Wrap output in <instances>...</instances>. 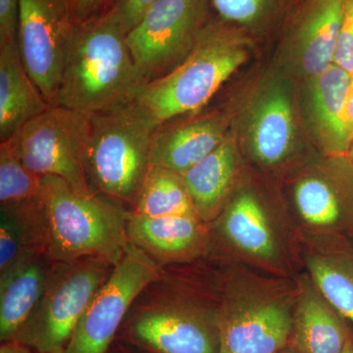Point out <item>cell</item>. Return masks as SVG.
<instances>
[{"mask_svg":"<svg viewBox=\"0 0 353 353\" xmlns=\"http://www.w3.org/2000/svg\"><path fill=\"white\" fill-rule=\"evenodd\" d=\"M148 83L109 10L77 22L54 105L90 116L138 101Z\"/></svg>","mask_w":353,"mask_h":353,"instance_id":"cell-1","label":"cell"},{"mask_svg":"<svg viewBox=\"0 0 353 353\" xmlns=\"http://www.w3.org/2000/svg\"><path fill=\"white\" fill-rule=\"evenodd\" d=\"M48 231V254L55 262L82 259L116 265L129 240L127 214L121 204L101 196L77 192L59 176L41 179L39 194Z\"/></svg>","mask_w":353,"mask_h":353,"instance_id":"cell-2","label":"cell"},{"mask_svg":"<svg viewBox=\"0 0 353 353\" xmlns=\"http://www.w3.org/2000/svg\"><path fill=\"white\" fill-rule=\"evenodd\" d=\"M159 125L139 101L88 116L85 172L95 194L134 208Z\"/></svg>","mask_w":353,"mask_h":353,"instance_id":"cell-3","label":"cell"},{"mask_svg":"<svg viewBox=\"0 0 353 353\" xmlns=\"http://www.w3.org/2000/svg\"><path fill=\"white\" fill-rule=\"evenodd\" d=\"M248 58L240 30L205 25L189 54L172 71L148 83L138 99L159 124L201 110Z\"/></svg>","mask_w":353,"mask_h":353,"instance_id":"cell-4","label":"cell"},{"mask_svg":"<svg viewBox=\"0 0 353 353\" xmlns=\"http://www.w3.org/2000/svg\"><path fill=\"white\" fill-rule=\"evenodd\" d=\"M114 267L90 257L54 261L43 294L15 341L39 353H64L83 313Z\"/></svg>","mask_w":353,"mask_h":353,"instance_id":"cell-5","label":"cell"},{"mask_svg":"<svg viewBox=\"0 0 353 353\" xmlns=\"http://www.w3.org/2000/svg\"><path fill=\"white\" fill-rule=\"evenodd\" d=\"M88 130V115L50 105L6 141L37 175L59 176L80 194H94L85 172Z\"/></svg>","mask_w":353,"mask_h":353,"instance_id":"cell-6","label":"cell"},{"mask_svg":"<svg viewBox=\"0 0 353 353\" xmlns=\"http://www.w3.org/2000/svg\"><path fill=\"white\" fill-rule=\"evenodd\" d=\"M160 279L159 265L129 243L90 301L64 353H106L130 308Z\"/></svg>","mask_w":353,"mask_h":353,"instance_id":"cell-7","label":"cell"},{"mask_svg":"<svg viewBox=\"0 0 353 353\" xmlns=\"http://www.w3.org/2000/svg\"><path fill=\"white\" fill-rule=\"evenodd\" d=\"M208 0H157L127 34L134 62L150 83L178 66L205 25Z\"/></svg>","mask_w":353,"mask_h":353,"instance_id":"cell-8","label":"cell"},{"mask_svg":"<svg viewBox=\"0 0 353 353\" xmlns=\"http://www.w3.org/2000/svg\"><path fill=\"white\" fill-rule=\"evenodd\" d=\"M77 21L70 0H19L21 57L46 101L54 105Z\"/></svg>","mask_w":353,"mask_h":353,"instance_id":"cell-9","label":"cell"},{"mask_svg":"<svg viewBox=\"0 0 353 353\" xmlns=\"http://www.w3.org/2000/svg\"><path fill=\"white\" fill-rule=\"evenodd\" d=\"M134 338L157 353H218L219 327L192 311L148 304L134 318Z\"/></svg>","mask_w":353,"mask_h":353,"instance_id":"cell-10","label":"cell"},{"mask_svg":"<svg viewBox=\"0 0 353 353\" xmlns=\"http://www.w3.org/2000/svg\"><path fill=\"white\" fill-rule=\"evenodd\" d=\"M294 317L280 303H260L234 311L218 321V353H279L292 332Z\"/></svg>","mask_w":353,"mask_h":353,"instance_id":"cell-11","label":"cell"},{"mask_svg":"<svg viewBox=\"0 0 353 353\" xmlns=\"http://www.w3.org/2000/svg\"><path fill=\"white\" fill-rule=\"evenodd\" d=\"M345 0H305L292 19V41L306 74L315 77L334 64Z\"/></svg>","mask_w":353,"mask_h":353,"instance_id":"cell-12","label":"cell"},{"mask_svg":"<svg viewBox=\"0 0 353 353\" xmlns=\"http://www.w3.org/2000/svg\"><path fill=\"white\" fill-rule=\"evenodd\" d=\"M225 139L224 123L217 116L196 118L178 125L173 120L166 121L155 132L152 165L183 175L210 154Z\"/></svg>","mask_w":353,"mask_h":353,"instance_id":"cell-13","label":"cell"},{"mask_svg":"<svg viewBox=\"0 0 353 353\" xmlns=\"http://www.w3.org/2000/svg\"><path fill=\"white\" fill-rule=\"evenodd\" d=\"M50 106L26 69L17 39L0 46V141Z\"/></svg>","mask_w":353,"mask_h":353,"instance_id":"cell-14","label":"cell"},{"mask_svg":"<svg viewBox=\"0 0 353 353\" xmlns=\"http://www.w3.org/2000/svg\"><path fill=\"white\" fill-rule=\"evenodd\" d=\"M48 254L37 255L0 272V339L15 340L43 294L52 268Z\"/></svg>","mask_w":353,"mask_h":353,"instance_id":"cell-15","label":"cell"},{"mask_svg":"<svg viewBox=\"0 0 353 353\" xmlns=\"http://www.w3.org/2000/svg\"><path fill=\"white\" fill-rule=\"evenodd\" d=\"M197 217H145L129 211L126 225L128 240L157 263L181 259L196 252L201 245L202 232Z\"/></svg>","mask_w":353,"mask_h":353,"instance_id":"cell-16","label":"cell"},{"mask_svg":"<svg viewBox=\"0 0 353 353\" xmlns=\"http://www.w3.org/2000/svg\"><path fill=\"white\" fill-rule=\"evenodd\" d=\"M313 78L311 106L316 124L330 152L341 154L353 139L347 118L352 75L333 64Z\"/></svg>","mask_w":353,"mask_h":353,"instance_id":"cell-17","label":"cell"},{"mask_svg":"<svg viewBox=\"0 0 353 353\" xmlns=\"http://www.w3.org/2000/svg\"><path fill=\"white\" fill-rule=\"evenodd\" d=\"M48 254V231L39 196L0 206V272Z\"/></svg>","mask_w":353,"mask_h":353,"instance_id":"cell-18","label":"cell"},{"mask_svg":"<svg viewBox=\"0 0 353 353\" xmlns=\"http://www.w3.org/2000/svg\"><path fill=\"white\" fill-rule=\"evenodd\" d=\"M294 138V118L288 95L281 88L267 92L260 101L250 128L255 157L265 164H276L288 154Z\"/></svg>","mask_w":353,"mask_h":353,"instance_id":"cell-19","label":"cell"},{"mask_svg":"<svg viewBox=\"0 0 353 353\" xmlns=\"http://www.w3.org/2000/svg\"><path fill=\"white\" fill-rule=\"evenodd\" d=\"M236 163V146L226 138L210 154L183 174L199 217L208 220L219 208L233 182Z\"/></svg>","mask_w":353,"mask_h":353,"instance_id":"cell-20","label":"cell"},{"mask_svg":"<svg viewBox=\"0 0 353 353\" xmlns=\"http://www.w3.org/2000/svg\"><path fill=\"white\" fill-rule=\"evenodd\" d=\"M327 301L307 290L292 321V343L299 353H341L347 343L343 325Z\"/></svg>","mask_w":353,"mask_h":353,"instance_id":"cell-21","label":"cell"},{"mask_svg":"<svg viewBox=\"0 0 353 353\" xmlns=\"http://www.w3.org/2000/svg\"><path fill=\"white\" fill-rule=\"evenodd\" d=\"M223 230L236 248L248 254L270 259L275 253V239L268 218L252 194H243L231 204L223 220Z\"/></svg>","mask_w":353,"mask_h":353,"instance_id":"cell-22","label":"cell"},{"mask_svg":"<svg viewBox=\"0 0 353 353\" xmlns=\"http://www.w3.org/2000/svg\"><path fill=\"white\" fill-rule=\"evenodd\" d=\"M132 212L145 217L196 215L182 174L152 165Z\"/></svg>","mask_w":353,"mask_h":353,"instance_id":"cell-23","label":"cell"},{"mask_svg":"<svg viewBox=\"0 0 353 353\" xmlns=\"http://www.w3.org/2000/svg\"><path fill=\"white\" fill-rule=\"evenodd\" d=\"M313 280L330 305L353 323V270L333 260L309 259Z\"/></svg>","mask_w":353,"mask_h":353,"instance_id":"cell-24","label":"cell"},{"mask_svg":"<svg viewBox=\"0 0 353 353\" xmlns=\"http://www.w3.org/2000/svg\"><path fill=\"white\" fill-rule=\"evenodd\" d=\"M41 179L21 161L7 141L0 143V206L38 199Z\"/></svg>","mask_w":353,"mask_h":353,"instance_id":"cell-25","label":"cell"},{"mask_svg":"<svg viewBox=\"0 0 353 353\" xmlns=\"http://www.w3.org/2000/svg\"><path fill=\"white\" fill-rule=\"evenodd\" d=\"M294 0H210L222 22L260 30L283 15ZM241 31V30H240Z\"/></svg>","mask_w":353,"mask_h":353,"instance_id":"cell-26","label":"cell"},{"mask_svg":"<svg viewBox=\"0 0 353 353\" xmlns=\"http://www.w3.org/2000/svg\"><path fill=\"white\" fill-rule=\"evenodd\" d=\"M294 199L299 214L313 226H330L340 218V203L336 194L320 179L301 181L296 185Z\"/></svg>","mask_w":353,"mask_h":353,"instance_id":"cell-27","label":"cell"},{"mask_svg":"<svg viewBox=\"0 0 353 353\" xmlns=\"http://www.w3.org/2000/svg\"><path fill=\"white\" fill-rule=\"evenodd\" d=\"M334 64L353 75V0H345L343 22Z\"/></svg>","mask_w":353,"mask_h":353,"instance_id":"cell-28","label":"cell"},{"mask_svg":"<svg viewBox=\"0 0 353 353\" xmlns=\"http://www.w3.org/2000/svg\"><path fill=\"white\" fill-rule=\"evenodd\" d=\"M157 0H116L112 10L119 19L125 32H129L138 24L146 11Z\"/></svg>","mask_w":353,"mask_h":353,"instance_id":"cell-29","label":"cell"},{"mask_svg":"<svg viewBox=\"0 0 353 353\" xmlns=\"http://www.w3.org/2000/svg\"><path fill=\"white\" fill-rule=\"evenodd\" d=\"M19 0H0V46L17 39Z\"/></svg>","mask_w":353,"mask_h":353,"instance_id":"cell-30","label":"cell"},{"mask_svg":"<svg viewBox=\"0 0 353 353\" xmlns=\"http://www.w3.org/2000/svg\"><path fill=\"white\" fill-rule=\"evenodd\" d=\"M77 22L99 16L108 0H70Z\"/></svg>","mask_w":353,"mask_h":353,"instance_id":"cell-31","label":"cell"},{"mask_svg":"<svg viewBox=\"0 0 353 353\" xmlns=\"http://www.w3.org/2000/svg\"><path fill=\"white\" fill-rule=\"evenodd\" d=\"M0 353H31L29 347L18 341H4L0 347Z\"/></svg>","mask_w":353,"mask_h":353,"instance_id":"cell-32","label":"cell"},{"mask_svg":"<svg viewBox=\"0 0 353 353\" xmlns=\"http://www.w3.org/2000/svg\"><path fill=\"white\" fill-rule=\"evenodd\" d=\"M347 118L348 125H350V132L353 139V75L350 80V92H348L347 99Z\"/></svg>","mask_w":353,"mask_h":353,"instance_id":"cell-33","label":"cell"},{"mask_svg":"<svg viewBox=\"0 0 353 353\" xmlns=\"http://www.w3.org/2000/svg\"><path fill=\"white\" fill-rule=\"evenodd\" d=\"M341 353H353V345L352 341H347V345H345V350Z\"/></svg>","mask_w":353,"mask_h":353,"instance_id":"cell-34","label":"cell"},{"mask_svg":"<svg viewBox=\"0 0 353 353\" xmlns=\"http://www.w3.org/2000/svg\"><path fill=\"white\" fill-rule=\"evenodd\" d=\"M279 353H299V352H297L296 350H294V348H284V350H283L282 352H280Z\"/></svg>","mask_w":353,"mask_h":353,"instance_id":"cell-35","label":"cell"},{"mask_svg":"<svg viewBox=\"0 0 353 353\" xmlns=\"http://www.w3.org/2000/svg\"><path fill=\"white\" fill-rule=\"evenodd\" d=\"M350 152H352V157L353 158V139H352V145H350Z\"/></svg>","mask_w":353,"mask_h":353,"instance_id":"cell-36","label":"cell"}]
</instances>
